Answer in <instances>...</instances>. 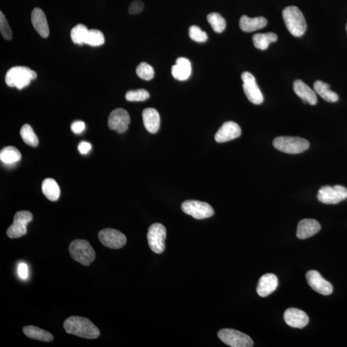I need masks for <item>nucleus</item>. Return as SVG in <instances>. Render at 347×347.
I'll use <instances>...</instances> for the list:
<instances>
[{
	"label": "nucleus",
	"mask_w": 347,
	"mask_h": 347,
	"mask_svg": "<svg viewBox=\"0 0 347 347\" xmlns=\"http://www.w3.org/2000/svg\"><path fill=\"white\" fill-rule=\"evenodd\" d=\"M63 326L67 333L86 339H96L100 336L98 327L88 318L70 317L64 321Z\"/></svg>",
	"instance_id": "obj_1"
},
{
	"label": "nucleus",
	"mask_w": 347,
	"mask_h": 347,
	"mask_svg": "<svg viewBox=\"0 0 347 347\" xmlns=\"http://www.w3.org/2000/svg\"><path fill=\"white\" fill-rule=\"evenodd\" d=\"M282 16L289 32L295 37H300L307 29V24L300 9L295 6L287 7L282 11Z\"/></svg>",
	"instance_id": "obj_2"
},
{
	"label": "nucleus",
	"mask_w": 347,
	"mask_h": 347,
	"mask_svg": "<svg viewBox=\"0 0 347 347\" xmlns=\"http://www.w3.org/2000/svg\"><path fill=\"white\" fill-rule=\"evenodd\" d=\"M36 78V72L28 67L14 66L7 71L6 83L9 87L21 90L27 87L31 81Z\"/></svg>",
	"instance_id": "obj_3"
},
{
	"label": "nucleus",
	"mask_w": 347,
	"mask_h": 347,
	"mask_svg": "<svg viewBox=\"0 0 347 347\" xmlns=\"http://www.w3.org/2000/svg\"><path fill=\"white\" fill-rule=\"evenodd\" d=\"M273 145L280 151L293 155L300 154L310 147V143L305 139L292 136H279L275 139Z\"/></svg>",
	"instance_id": "obj_4"
},
{
	"label": "nucleus",
	"mask_w": 347,
	"mask_h": 347,
	"mask_svg": "<svg viewBox=\"0 0 347 347\" xmlns=\"http://www.w3.org/2000/svg\"><path fill=\"white\" fill-rule=\"evenodd\" d=\"M71 257L80 264L89 265L95 260V251L85 240H74L69 246Z\"/></svg>",
	"instance_id": "obj_5"
},
{
	"label": "nucleus",
	"mask_w": 347,
	"mask_h": 347,
	"mask_svg": "<svg viewBox=\"0 0 347 347\" xmlns=\"http://www.w3.org/2000/svg\"><path fill=\"white\" fill-rule=\"evenodd\" d=\"M219 338L232 347H251L253 341L247 334L232 329H222L217 333Z\"/></svg>",
	"instance_id": "obj_6"
},
{
	"label": "nucleus",
	"mask_w": 347,
	"mask_h": 347,
	"mask_svg": "<svg viewBox=\"0 0 347 347\" xmlns=\"http://www.w3.org/2000/svg\"><path fill=\"white\" fill-rule=\"evenodd\" d=\"M181 210L196 219H204L212 217L214 209L208 203L196 200H187L182 203Z\"/></svg>",
	"instance_id": "obj_7"
},
{
	"label": "nucleus",
	"mask_w": 347,
	"mask_h": 347,
	"mask_svg": "<svg viewBox=\"0 0 347 347\" xmlns=\"http://www.w3.org/2000/svg\"><path fill=\"white\" fill-rule=\"evenodd\" d=\"M317 198L325 204H337L347 198V188L341 185L323 186L318 191Z\"/></svg>",
	"instance_id": "obj_8"
},
{
	"label": "nucleus",
	"mask_w": 347,
	"mask_h": 347,
	"mask_svg": "<svg viewBox=\"0 0 347 347\" xmlns=\"http://www.w3.org/2000/svg\"><path fill=\"white\" fill-rule=\"evenodd\" d=\"M32 219L33 215L29 211L22 210L17 212L13 224L7 229V236L9 238L16 239L25 236L27 232V224Z\"/></svg>",
	"instance_id": "obj_9"
},
{
	"label": "nucleus",
	"mask_w": 347,
	"mask_h": 347,
	"mask_svg": "<svg viewBox=\"0 0 347 347\" xmlns=\"http://www.w3.org/2000/svg\"><path fill=\"white\" fill-rule=\"evenodd\" d=\"M166 229L164 225L153 224L149 227L147 233L148 244L150 250L156 253L164 252L166 245Z\"/></svg>",
	"instance_id": "obj_10"
},
{
	"label": "nucleus",
	"mask_w": 347,
	"mask_h": 347,
	"mask_svg": "<svg viewBox=\"0 0 347 347\" xmlns=\"http://www.w3.org/2000/svg\"><path fill=\"white\" fill-rule=\"evenodd\" d=\"M243 82V90L246 96L251 103L256 105L262 104L264 97L258 88L255 76L248 71L243 72L241 75Z\"/></svg>",
	"instance_id": "obj_11"
},
{
	"label": "nucleus",
	"mask_w": 347,
	"mask_h": 347,
	"mask_svg": "<svg viewBox=\"0 0 347 347\" xmlns=\"http://www.w3.org/2000/svg\"><path fill=\"white\" fill-rule=\"evenodd\" d=\"M99 239L103 245L111 249L123 248L127 243L126 237L124 234L112 228H105L100 231Z\"/></svg>",
	"instance_id": "obj_12"
},
{
	"label": "nucleus",
	"mask_w": 347,
	"mask_h": 347,
	"mask_svg": "<svg viewBox=\"0 0 347 347\" xmlns=\"http://www.w3.org/2000/svg\"><path fill=\"white\" fill-rule=\"evenodd\" d=\"M131 123L130 116L126 110L123 108L114 109L110 113L108 118V126L111 130L117 133H123L128 130Z\"/></svg>",
	"instance_id": "obj_13"
},
{
	"label": "nucleus",
	"mask_w": 347,
	"mask_h": 347,
	"mask_svg": "<svg viewBox=\"0 0 347 347\" xmlns=\"http://www.w3.org/2000/svg\"><path fill=\"white\" fill-rule=\"evenodd\" d=\"M306 279L313 290L323 295H329L333 291L331 284L325 280L320 273L315 270L309 271L306 274Z\"/></svg>",
	"instance_id": "obj_14"
},
{
	"label": "nucleus",
	"mask_w": 347,
	"mask_h": 347,
	"mask_svg": "<svg viewBox=\"0 0 347 347\" xmlns=\"http://www.w3.org/2000/svg\"><path fill=\"white\" fill-rule=\"evenodd\" d=\"M241 135V129L238 124L234 122H226L222 124L215 135L217 142H228L239 137Z\"/></svg>",
	"instance_id": "obj_15"
},
{
	"label": "nucleus",
	"mask_w": 347,
	"mask_h": 347,
	"mask_svg": "<svg viewBox=\"0 0 347 347\" xmlns=\"http://www.w3.org/2000/svg\"><path fill=\"white\" fill-rule=\"evenodd\" d=\"M285 322L291 327L302 329L308 324V316L304 311L296 308H289L284 313Z\"/></svg>",
	"instance_id": "obj_16"
},
{
	"label": "nucleus",
	"mask_w": 347,
	"mask_h": 347,
	"mask_svg": "<svg viewBox=\"0 0 347 347\" xmlns=\"http://www.w3.org/2000/svg\"><path fill=\"white\" fill-rule=\"evenodd\" d=\"M321 226L317 220L305 219L301 220L298 224L296 237L300 239H306L316 235L320 231Z\"/></svg>",
	"instance_id": "obj_17"
},
{
	"label": "nucleus",
	"mask_w": 347,
	"mask_h": 347,
	"mask_svg": "<svg viewBox=\"0 0 347 347\" xmlns=\"http://www.w3.org/2000/svg\"><path fill=\"white\" fill-rule=\"evenodd\" d=\"M278 287V279L276 275L267 274L260 278L257 287V292L261 297H266L274 293Z\"/></svg>",
	"instance_id": "obj_18"
},
{
	"label": "nucleus",
	"mask_w": 347,
	"mask_h": 347,
	"mask_svg": "<svg viewBox=\"0 0 347 347\" xmlns=\"http://www.w3.org/2000/svg\"><path fill=\"white\" fill-rule=\"evenodd\" d=\"M31 20L33 28L43 38H47L49 35L50 30L49 24L46 16L42 9L35 8L32 11Z\"/></svg>",
	"instance_id": "obj_19"
},
{
	"label": "nucleus",
	"mask_w": 347,
	"mask_h": 347,
	"mask_svg": "<svg viewBox=\"0 0 347 347\" xmlns=\"http://www.w3.org/2000/svg\"><path fill=\"white\" fill-rule=\"evenodd\" d=\"M172 76L176 80L183 81L188 80L192 73V66L190 61L185 57H179L176 64L172 66Z\"/></svg>",
	"instance_id": "obj_20"
},
{
	"label": "nucleus",
	"mask_w": 347,
	"mask_h": 347,
	"mask_svg": "<svg viewBox=\"0 0 347 347\" xmlns=\"http://www.w3.org/2000/svg\"><path fill=\"white\" fill-rule=\"evenodd\" d=\"M293 89L296 94L302 99L303 103L307 102L313 106L317 104L318 99L316 92L302 81H294Z\"/></svg>",
	"instance_id": "obj_21"
},
{
	"label": "nucleus",
	"mask_w": 347,
	"mask_h": 347,
	"mask_svg": "<svg viewBox=\"0 0 347 347\" xmlns=\"http://www.w3.org/2000/svg\"><path fill=\"white\" fill-rule=\"evenodd\" d=\"M142 119L143 125L147 131L152 134L158 132L160 126V117L157 109L149 107L143 110Z\"/></svg>",
	"instance_id": "obj_22"
},
{
	"label": "nucleus",
	"mask_w": 347,
	"mask_h": 347,
	"mask_svg": "<svg viewBox=\"0 0 347 347\" xmlns=\"http://www.w3.org/2000/svg\"><path fill=\"white\" fill-rule=\"evenodd\" d=\"M267 21L264 17H257L251 18L244 15L240 18L239 26L244 32H251L253 31L261 29L267 25Z\"/></svg>",
	"instance_id": "obj_23"
},
{
	"label": "nucleus",
	"mask_w": 347,
	"mask_h": 347,
	"mask_svg": "<svg viewBox=\"0 0 347 347\" xmlns=\"http://www.w3.org/2000/svg\"><path fill=\"white\" fill-rule=\"evenodd\" d=\"M23 331L26 336L35 340L50 342L54 339L53 335L50 332L32 325L25 326L23 328Z\"/></svg>",
	"instance_id": "obj_24"
},
{
	"label": "nucleus",
	"mask_w": 347,
	"mask_h": 347,
	"mask_svg": "<svg viewBox=\"0 0 347 347\" xmlns=\"http://www.w3.org/2000/svg\"><path fill=\"white\" fill-rule=\"evenodd\" d=\"M42 192L48 200L52 202H56L58 200L61 195L58 184L52 178H47L43 181Z\"/></svg>",
	"instance_id": "obj_25"
},
{
	"label": "nucleus",
	"mask_w": 347,
	"mask_h": 347,
	"mask_svg": "<svg viewBox=\"0 0 347 347\" xmlns=\"http://www.w3.org/2000/svg\"><path fill=\"white\" fill-rule=\"evenodd\" d=\"M315 92L319 95L325 101L329 102H336L338 100V95L336 93L330 90L329 84L317 81L314 84Z\"/></svg>",
	"instance_id": "obj_26"
},
{
	"label": "nucleus",
	"mask_w": 347,
	"mask_h": 347,
	"mask_svg": "<svg viewBox=\"0 0 347 347\" xmlns=\"http://www.w3.org/2000/svg\"><path fill=\"white\" fill-rule=\"evenodd\" d=\"M21 159V155L17 148L13 146L4 147L0 152V160L6 165L16 164Z\"/></svg>",
	"instance_id": "obj_27"
},
{
	"label": "nucleus",
	"mask_w": 347,
	"mask_h": 347,
	"mask_svg": "<svg viewBox=\"0 0 347 347\" xmlns=\"http://www.w3.org/2000/svg\"><path fill=\"white\" fill-rule=\"evenodd\" d=\"M277 35L273 32L257 33L253 36V43L257 49H267L270 43L277 42Z\"/></svg>",
	"instance_id": "obj_28"
},
{
	"label": "nucleus",
	"mask_w": 347,
	"mask_h": 347,
	"mask_svg": "<svg viewBox=\"0 0 347 347\" xmlns=\"http://www.w3.org/2000/svg\"><path fill=\"white\" fill-rule=\"evenodd\" d=\"M20 135L23 142L31 147H37L39 144V140L32 127L29 124H25L20 130Z\"/></svg>",
	"instance_id": "obj_29"
},
{
	"label": "nucleus",
	"mask_w": 347,
	"mask_h": 347,
	"mask_svg": "<svg viewBox=\"0 0 347 347\" xmlns=\"http://www.w3.org/2000/svg\"><path fill=\"white\" fill-rule=\"evenodd\" d=\"M89 30L83 24H78L71 30L70 36L73 43L79 45L85 44L86 37Z\"/></svg>",
	"instance_id": "obj_30"
},
{
	"label": "nucleus",
	"mask_w": 347,
	"mask_h": 347,
	"mask_svg": "<svg viewBox=\"0 0 347 347\" xmlns=\"http://www.w3.org/2000/svg\"><path fill=\"white\" fill-rule=\"evenodd\" d=\"M207 21L211 25L213 30L215 32L221 33L226 28V21H225L223 17L219 13H212L208 14Z\"/></svg>",
	"instance_id": "obj_31"
},
{
	"label": "nucleus",
	"mask_w": 347,
	"mask_h": 347,
	"mask_svg": "<svg viewBox=\"0 0 347 347\" xmlns=\"http://www.w3.org/2000/svg\"><path fill=\"white\" fill-rule=\"evenodd\" d=\"M105 38L101 31L97 29L89 30L85 41V45L91 47H99L104 44Z\"/></svg>",
	"instance_id": "obj_32"
},
{
	"label": "nucleus",
	"mask_w": 347,
	"mask_h": 347,
	"mask_svg": "<svg viewBox=\"0 0 347 347\" xmlns=\"http://www.w3.org/2000/svg\"><path fill=\"white\" fill-rule=\"evenodd\" d=\"M136 73L139 78L145 81L151 80L155 76L154 69L150 64L144 62L139 64L136 69Z\"/></svg>",
	"instance_id": "obj_33"
},
{
	"label": "nucleus",
	"mask_w": 347,
	"mask_h": 347,
	"mask_svg": "<svg viewBox=\"0 0 347 347\" xmlns=\"http://www.w3.org/2000/svg\"><path fill=\"white\" fill-rule=\"evenodd\" d=\"M149 97V93L143 89L129 91L126 94V99L129 102L145 101Z\"/></svg>",
	"instance_id": "obj_34"
},
{
	"label": "nucleus",
	"mask_w": 347,
	"mask_h": 347,
	"mask_svg": "<svg viewBox=\"0 0 347 347\" xmlns=\"http://www.w3.org/2000/svg\"><path fill=\"white\" fill-rule=\"evenodd\" d=\"M189 37L194 42L198 43H204L207 42L208 40V35L207 33L203 31L198 26L192 25L189 28L188 30Z\"/></svg>",
	"instance_id": "obj_35"
},
{
	"label": "nucleus",
	"mask_w": 347,
	"mask_h": 347,
	"mask_svg": "<svg viewBox=\"0 0 347 347\" xmlns=\"http://www.w3.org/2000/svg\"><path fill=\"white\" fill-rule=\"evenodd\" d=\"M0 31L2 36L6 40H11L13 37V32L11 29L8 22L6 18V16L2 12H0Z\"/></svg>",
	"instance_id": "obj_36"
},
{
	"label": "nucleus",
	"mask_w": 347,
	"mask_h": 347,
	"mask_svg": "<svg viewBox=\"0 0 347 347\" xmlns=\"http://www.w3.org/2000/svg\"><path fill=\"white\" fill-rule=\"evenodd\" d=\"M144 5L142 2L136 0L131 3L129 7L128 12L131 14H136L140 13L143 11Z\"/></svg>",
	"instance_id": "obj_37"
},
{
	"label": "nucleus",
	"mask_w": 347,
	"mask_h": 347,
	"mask_svg": "<svg viewBox=\"0 0 347 347\" xmlns=\"http://www.w3.org/2000/svg\"><path fill=\"white\" fill-rule=\"evenodd\" d=\"M86 125L84 122L78 121L73 122L71 125V130L73 133L80 134L85 130Z\"/></svg>",
	"instance_id": "obj_38"
},
{
	"label": "nucleus",
	"mask_w": 347,
	"mask_h": 347,
	"mask_svg": "<svg viewBox=\"0 0 347 347\" xmlns=\"http://www.w3.org/2000/svg\"><path fill=\"white\" fill-rule=\"evenodd\" d=\"M18 274L21 279L26 280L28 277V267L27 264L21 262L18 266Z\"/></svg>",
	"instance_id": "obj_39"
},
{
	"label": "nucleus",
	"mask_w": 347,
	"mask_h": 347,
	"mask_svg": "<svg viewBox=\"0 0 347 347\" xmlns=\"http://www.w3.org/2000/svg\"><path fill=\"white\" fill-rule=\"evenodd\" d=\"M92 149V145L90 143L83 141L78 145V150L81 155L88 154Z\"/></svg>",
	"instance_id": "obj_40"
},
{
	"label": "nucleus",
	"mask_w": 347,
	"mask_h": 347,
	"mask_svg": "<svg viewBox=\"0 0 347 347\" xmlns=\"http://www.w3.org/2000/svg\"><path fill=\"white\" fill-rule=\"evenodd\" d=\"M346 32H347V23H346Z\"/></svg>",
	"instance_id": "obj_41"
}]
</instances>
